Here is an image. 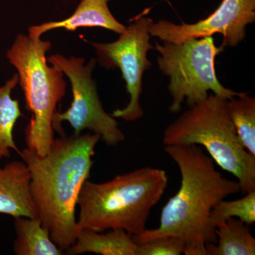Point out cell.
<instances>
[{"instance_id": "10", "label": "cell", "mask_w": 255, "mask_h": 255, "mask_svg": "<svg viewBox=\"0 0 255 255\" xmlns=\"http://www.w3.org/2000/svg\"><path fill=\"white\" fill-rule=\"evenodd\" d=\"M30 182L31 173L23 161H13L0 167V214L39 219Z\"/></svg>"}, {"instance_id": "3", "label": "cell", "mask_w": 255, "mask_h": 255, "mask_svg": "<svg viewBox=\"0 0 255 255\" xmlns=\"http://www.w3.org/2000/svg\"><path fill=\"white\" fill-rule=\"evenodd\" d=\"M168 182L166 171L150 167L120 174L107 182L87 179L79 194V227L100 233L122 229L131 236L140 234Z\"/></svg>"}, {"instance_id": "9", "label": "cell", "mask_w": 255, "mask_h": 255, "mask_svg": "<svg viewBox=\"0 0 255 255\" xmlns=\"http://www.w3.org/2000/svg\"><path fill=\"white\" fill-rule=\"evenodd\" d=\"M255 21V0H223L218 9L205 19L182 25L162 20L152 23L150 34L163 42L179 44L219 33L223 36L221 48L236 47L246 36V26Z\"/></svg>"}, {"instance_id": "4", "label": "cell", "mask_w": 255, "mask_h": 255, "mask_svg": "<svg viewBox=\"0 0 255 255\" xmlns=\"http://www.w3.org/2000/svg\"><path fill=\"white\" fill-rule=\"evenodd\" d=\"M227 99L216 95L189 107L166 128L164 146L202 145L220 167L238 179L242 194L255 190V158L242 145Z\"/></svg>"}, {"instance_id": "14", "label": "cell", "mask_w": 255, "mask_h": 255, "mask_svg": "<svg viewBox=\"0 0 255 255\" xmlns=\"http://www.w3.org/2000/svg\"><path fill=\"white\" fill-rule=\"evenodd\" d=\"M16 238L14 251L17 255H60L63 250L53 243L40 219L14 218Z\"/></svg>"}, {"instance_id": "17", "label": "cell", "mask_w": 255, "mask_h": 255, "mask_svg": "<svg viewBox=\"0 0 255 255\" xmlns=\"http://www.w3.org/2000/svg\"><path fill=\"white\" fill-rule=\"evenodd\" d=\"M241 199L234 201H221L213 209L211 225L217 228L230 218H238L247 225L255 221V190L247 193Z\"/></svg>"}, {"instance_id": "2", "label": "cell", "mask_w": 255, "mask_h": 255, "mask_svg": "<svg viewBox=\"0 0 255 255\" xmlns=\"http://www.w3.org/2000/svg\"><path fill=\"white\" fill-rule=\"evenodd\" d=\"M101 136L97 133L61 135L41 156L26 147L21 158L31 173L30 189L43 227L60 249L68 250L80 229L75 218L79 194L90 178L92 157Z\"/></svg>"}, {"instance_id": "11", "label": "cell", "mask_w": 255, "mask_h": 255, "mask_svg": "<svg viewBox=\"0 0 255 255\" xmlns=\"http://www.w3.org/2000/svg\"><path fill=\"white\" fill-rule=\"evenodd\" d=\"M109 1L110 0H82L71 16L63 21L32 26L28 28V36L32 39H38L43 33L55 28L73 31L80 27H102L122 34L127 27L112 15L109 9Z\"/></svg>"}, {"instance_id": "5", "label": "cell", "mask_w": 255, "mask_h": 255, "mask_svg": "<svg viewBox=\"0 0 255 255\" xmlns=\"http://www.w3.org/2000/svg\"><path fill=\"white\" fill-rule=\"evenodd\" d=\"M50 48V41L18 34L6 53L17 70L26 109L33 114L25 130L26 145L41 156L50 152L54 140L53 116L67 87L62 70L47 64L46 54Z\"/></svg>"}, {"instance_id": "12", "label": "cell", "mask_w": 255, "mask_h": 255, "mask_svg": "<svg viewBox=\"0 0 255 255\" xmlns=\"http://www.w3.org/2000/svg\"><path fill=\"white\" fill-rule=\"evenodd\" d=\"M137 244L131 235L122 229L111 230L106 234L82 229L69 254L95 253L102 255H137Z\"/></svg>"}, {"instance_id": "13", "label": "cell", "mask_w": 255, "mask_h": 255, "mask_svg": "<svg viewBox=\"0 0 255 255\" xmlns=\"http://www.w3.org/2000/svg\"><path fill=\"white\" fill-rule=\"evenodd\" d=\"M217 241L206 246L207 255H255V239L249 225L230 218L216 230Z\"/></svg>"}, {"instance_id": "16", "label": "cell", "mask_w": 255, "mask_h": 255, "mask_svg": "<svg viewBox=\"0 0 255 255\" xmlns=\"http://www.w3.org/2000/svg\"><path fill=\"white\" fill-rule=\"evenodd\" d=\"M228 112L242 145L255 158V99L246 93L228 100Z\"/></svg>"}, {"instance_id": "1", "label": "cell", "mask_w": 255, "mask_h": 255, "mask_svg": "<svg viewBox=\"0 0 255 255\" xmlns=\"http://www.w3.org/2000/svg\"><path fill=\"white\" fill-rule=\"evenodd\" d=\"M164 152L179 167L180 188L162 209L159 227L145 229L132 239L139 244L174 236L184 242V255H207L206 245L217 241L211 212L221 201L241 191L239 182L223 177L199 145L164 146Z\"/></svg>"}, {"instance_id": "18", "label": "cell", "mask_w": 255, "mask_h": 255, "mask_svg": "<svg viewBox=\"0 0 255 255\" xmlns=\"http://www.w3.org/2000/svg\"><path fill=\"white\" fill-rule=\"evenodd\" d=\"M185 245L180 238L164 236L137 244V255H180Z\"/></svg>"}, {"instance_id": "7", "label": "cell", "mask_w": 255, "mask_h": 255, "mask_svg": "<svg viewBox=\"0 0 255 255\" xmlns=\"http://www.w3.org/2000/svg\"><path fill=\"white\" fill-rule=\"evenodd\" d=\"M46 59L70 79L73 90V100L70 108L64 113L55 112L53 129L63 135L61 123L67 121L75 135H80L87 129L99 134L107 145L117 146L123 142L125 135L115 118L104 110L95 82L92 78L97 60L92 58L85 65L83 58H68L59 54L50 55Z\"/></svg>"}, {"instance_id": "6", "label": "cell", "mask_w": 255, "mask_h": 255, "mask_svg": "<svg viewBox=\"0 0 255 255\" xmlns=\"http://www.w3.org/2000/svg\"><path fill=\"white\" fill-rule=\"evenodd\" d=\"M159 68L169 78V91L172 102L169 110L177 113L184 100L189 107L209 97V92L231 100L238 92L221 85L215 71V58L223 50L215 45L212 36L193 38L184 43H157Z\"/></svg>"}, {"instance_id": "8", "label": "cell", "mask_w": 255, "mask_h": 255, "mask_svg": "<svg viewBox=\"0 0 255 255\" xmlns=\"http://www.w3.org/2000/svg\"><path fill=\"white\" fill-rule=\"evenodd\" d=\"M132 21L134 22L116 41L109 43L90 42L102 66L107 69L119 68L122 71L127 92L130 95V102L123 110L114 111L112 116L128 122L143 117L140 104L142 77L145 70L152 65L147 60V53L152 48L150 43V28L153 21L145 16H138Z\"/></svg>"}, {"instance_id": "15", "label": "cell", "mask_w": 255, "mask_h": 255, "mask_svg": "<svg viewBox=\"0 0 255 255\" xmlns=\"http://www.w3.org/2000/svg\"><path fill=\"white\" fill-rule=\"evenodd\" d=\"M18 75L15 74L7 80L4 86L0 87V161L9 158L11 150L21 154L13 136L15 124L23 114L20 110L19 102L13 100L11 91L18 83Z\"/></svg>"}]
</instances>
